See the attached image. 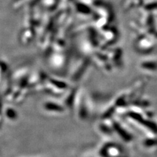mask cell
<instances>
[{"instance_id":"1","label":"cell","mask_w":157,"mask_h":157,"mask_svg":"<svg viewBox=\"0 0 157 157\" xmlns=\"http://www.w3.org/2000/svg\"><path fill=\"white\" fill-rule=\"evenodd\" d=\"M73 111H75L79 121L85 122L89 120L94 111L88 100V94L85 92L83 93L82 91L77 90Z\"/></svg>"},{"instance_id":"2","label":"cell","mask_w":157,"mask_h":157,"mask_svg":"<svg viewBox=\"0 0 157 157\" xmlns=\"http://www.w3.org/2000/svg\"><path fill=\"white\" fill-rule=\"evenodd\" d=\"M42 109L47 113L51 115H62L67 109L61 102L48 100L43 103Z\"/></svg>"},{"instance_id":"3","label":"cell","mask_w":157,"mask_h":157,"mask_svg":"<svg viewBox=\"0 0 157 157\" xmlns=\"http://www.w3.org/2000/svg\"><path fill=\"white\" fill-rule=\"evenodd\" d=\"M136 47L139 48L141 52H145V53H147L146 52L151 51H153L154 48V45L153 43V41L146 37L145 36H143L140 37L137 41Z\"/></svg>"},{"instance_id":"4","label":"cell","mask_w":157,"mask_h":157,"mask_svg":"<svg viewBox=\"0 0 157 157\" xmlns=\"http://www.w3.org/2000/svg\"><path fill=\"white\" fill-rule=\"evenodd\" d=\"M5 115H6V118L10 121H15L18 118V113L17 111L13 109V108L9 107L6 109V112H5Z\"/></svg>"},{"instance_id":"5","label":"cell","mask_w":157,"mask_h":157,"mask_svg":"<svg viewBox=\"0 0 157 157\" xmlns=\"http://www.w3.org/2000/svg\"><path fill=\"white\" fill-rule=\"evenodd\" d=\"M141 67L145 70L155 71L157 70V63L154 61H145L141 63Z\"/></svg>"},{"instance_id":"6","label":"cell","mask_w":157,"mask_h":157,"mask_svg":"<svg viewBox=\"0 0 157 157\" xmlns=\"http://www.w3.org/2000/svg\"><path fill=\"white\" fill-rule=\"evenodd\" d=\"M141 5H142L141 0H127L124 7L125 9H132L142 6Z\"/></svg>"},{"instance_id":"7","label":"cell","mask_w":157,"mask_h":157,"mask_svg":"<svg viewBox=\"0 0 157 157\" xmlns=\"http://www.w3.org/2000/svg\"><path fill=\"white\" fill-rule=\"evenodd\" d=\"M157 9V2H150L149 4L146 5L144 6V10H146L145 11H153V10Z\"/></svg>"}]
</instances>
